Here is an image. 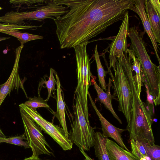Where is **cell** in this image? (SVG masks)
Segmentation results:
<instances>
[{
  "instance_id": "cell-11",
  "label": "cell",
  "mask_w": 160,
  "mask_h": 160,
  "mask_svg": "<svg viewBox=\"0 0 160 160\" xmlns=\"http://www.w3.org/2000/svg\"><path fill=\"white\" fill-rule=\"evenodd\" d=\"M88 96L91 105L94 109L101 122L103 136L107 138L110 137L114 140L121 147L130 151L124 144L121 137V133L127 129H120L114 126L105 119L98 109L89 92Z\"/></svg>"
},
{
  "instance_id": "cell-9",
  "label": "cell",
  "mask_w": 160,
  "mask_h": 160,
  "mask_svg": "<svg viewBox=\"0 0 160 160\" xmlns=\"http://www.w3.org/2000/svg\"><path fill=\"white\" fill-rule=\"evenodd\" d=\"M129 17L128 12L126 13L120 27L119 31L112 42L109 52V68H112L116 72V62L117 58L122 59L124 54L127 53V38L129 28Z\"/></svg>"
},
{
  "instance_id": "cell-27",
  "label": "cell",
  "mask_w": 160,
  "mask_h": 160,
  "mask_svg": "<svg viewBox=\"0 0 160 160\" xmlns=\"http://www.w3.org/2000/svg\"><path fill=\"white\" fill-rule=\"evenodd\" d=\"M150 1L156 10L160 13V2L159 0H150Z\"/></svg>"
},
{
  "instance_id": "cell-31",
  "label": "cell",
  "mask_w": 160,
  "mask_h": 160,
  "mask_svg": "<svg viewBox=\"0 0 160 160\" xmlns=\"http://www.w3.org/2000/svg\"><path fill=\"white\" fill-rule=\"evenodd\" d=\"M5 138H6V136L0 128V139H3Z\"/></svg>"
},
{
  "instance_id": "cell-33",
  "label": "cell",
  "mask_w": 160,
  "mask_h": 160,
  "mask_svg": "<svg viewBox=\"0 0 160 160\" xmlns=\"http://www.w3.org/2000/svg\"><path fill=\"white\" fill-rule=\"evenodd\" d=\"M140 160H147L144 158H142L140 159Z\"/></svg>"
},
{
  "instance_id": "cell-3",
  "label": "cell",
  "mask_w": 160,
  "mask_h": 160,
  "mask_svg": "<svg viewBox=\"0 0 160 160\" xmlns=\"http://www.w3.org/2000/svg\"><path fill=\"white\" fill-rule=\"evenodd\" d=\"M88 42H83L73 47L77 65V85L74 93L79 96L87 122H89L88 96V89L91 84L92 75L90 70V59L87 51Z\"/></svg>"
},
{
  "instance_id": "cell-29",
  "label": "cell",
  "mask_w": 160,
  "mask_h": 160,
  "mask_svg": "<svg viewBox=\"0 0 160 160\" xmlns=\"http://www.w3.org/2000/svg\"><path fill=\"white\" fill-rule=\"evenodd\" d=\"M79 149L81 153L84 156L85 158V160H93L87 154L82 148H79Z\"/></svg>"
},
{
  "instance_id": "cell-24",
  "label": "cell",
  "mask_w": 160,
  "mask_h": 160,
  "mask_svg": "<svg viewBox=\"0 0 160 160\" xmlns=\"http://www.w3.org/2000/svg\"><path fill=\"white\" fill-rule=\"evenodd\" d=\"M142 143L148 156L151 160H160V147L159 146L155 144L151 145L148 144Z\"/></svg>"
},
{
  "instance_id": "cell-16",
  "label": "cell",
  "mask_w": 160,
  "mask_h": 160,
  "mask_svg": "<svg viewBox=\"0 0 160 160\" xmlns=\"http://www.w3.org/2000/svg\"><path fill=\"white\" fill-rule=\"evenodd\" d=\"M91 82L93 84L97 93L98 99L100 102L103 104L106 108L109 110L113 117L118 120L120 124L122 122L116 114L112 107V98L110 92H104L97 84L92 74L91 76Z\"/></svg>"
},
{
  "instance_id": "cell-28",
  "label": "cell",
  "mask_w": 160,
  "mask_h": 160,
  "mask_svg": "<svg viewBox=\"0 0 160 160\" xmlns=\"http://www.w3.org/2000/svg\"><path fill=\"white\" fill-rule=\"evenodd\" d=\"M146 88L147 95V101L148 104H152L153 105V102L152 96L150 95L149 92L148 88L147 86H145Z\"/></svg>"
},
{
  "instance_id": "cell-18",
  "label": "cell",
  "mask_w": 160,
  "mask_h": 160,
  "mask_svg": "<svg viewBox=\"0 0 160 160\" xmlns=\"http://www.w3.org/2000/svg\"><path fill=\"white\" fill-rule=\"evenodd\" d=\"M127 53H128L129 57L132 59L133 64L131 65V68L132 71H134L136 74L134 76L136 81L137 92L139 97H140L141 92L142 81L141 77V67L138 59L136 57L132 51L128 49Z\"/></svg>"
},
{
  "instance_id": "cell-4",
  "label": "cell",
  "mask_w": 160,
  "mask_h": 160,
  "mask_svg": "<svg viewBox=\"0 0 160 160\" xmlns=\"http://www.w3.org/2000/svg\"><path fill=\"white\" fill-rule=\"evenodd\" d=\"M75 94L74 119L71 124L69 138L79 148L88 151L94 146L95 132L86 120L79 96Z\"/></svg>"
},
{
  "instance_id": "cell-30",
  "label": "cell",
  "mask_w": 160,
  "mask_h": 160,
  "mask_svg": "<svg viewBox=\"0 0 160 160\" xmlns=\"http://www.w3.org/2000/svg\"><path fill=\"white\" fill-rule=\"evenodd\" d=\"M23 160H50L49 159L41 160L38 157H34L31 156L30 157L28 158H25Z\"/></svg>"
},
{
  "instance_id": "cell-34",
  "label": "cell",
  "mask_w": 160,
  "mask_h": 160,
  "mask_svg": "<svg viewBox=\"0 0 160 160\" xmlns=\"http://www.w3.org/2000/svg\"><path fill=\"white\" fill-rule=\"evenodd\" d=\"M2 9V8L1 7H0V10Z\"/></svg>"
},
{
  "instance_id": "cell-19",
  "label": "cell",
  "mask_w": 160,
  "mask_h": 160,
  "mask_svg": "<svg viewBox=\"0 0 160 160\" xmlns=\"http://www.w3.org/2000/svg\"><path fill=\"white\" fill-rule=\"evenodd\" d=\"M1 32L6 34L17 38L20 42L21 45L29 41L42 39L43 37L37 35L33 34L28 33L21 32L18 31H10Z\"/></svg>"
},
{
  "instance_id": "cell-22",
  "label": "cell",
  "mask_w": 160,
  "mask_h": 160,
  "mask_svg": "<svg viewBox=\"0 0 160 160\" xmlns=\"http://www.w3.org/2000/svg\"><path fill=\"white\" fill-rule=\"evenodd\" d=\"M24 139H27V138L24 133L18 136H12L8 138L0 139V143L5 142L23 147L25 148H30L27 141H24Z\"/></svg>"
},
{
  "instance_id": "cell-10",
  "label": "cell",
  "mask_w": 160,
  "mask_h": 160,
  "mask_svg": "<svg viewBox=\"0 0 160 160\" xmlns=\"http://www.w3.org/2000/svg\"><path fill=\"white\" fill-rule=\"evenodd\" d=\"M23 47L24 45H21L16 49L15 58L11 73L6 82L0 85V106L7 95L14 89H22L27 98L23 87L24 81L21 80L18 73L19 61Z\"/></svg>"
},
{
  "instance_id": "cell-32",
  "label": "cell",
  "mask_w": 160,
  "mask_h": 160,
  "mask_svg": "<svg viewBox=\"0 0 160 160\" xmlns=\"http://www.w3.org/2000/svg\"><path fill=\"white\" fill-rule=\"evenodd\" d=\"M10 37H0V41L10 38Z\"/></svg>"
},
{
  "instance_id": "cell-15",
  "label": "cell",
  "mask_w": 160,
  "mask_h": 160,
  "mask_svg": "<svg viewBox=\"0 0 160 160\" xmlns=\"http://www.w3.org/2000/svg\"><path fill=\"white\" fill-rule=\"evenodd\" d=\"M54 74L56 79L57 91V110L56 117L59 120L60 123L67 136L69 138V133L68 130L65 118V106L62 97L60 81L59 77L56 72Z\"/></svg>"
},
{
  "instance_id": "cell-20",
  "label": "cell",
  "mask_w": 160,
  "mask_h": 160,
  "mask_svg": "<svg viewBox=\"0 0 160 160\" xmlns=\"http://www.w3.org/2000/svg\"><path fill=\"white\" fill-rule=\"evenodd\" d=\"M98 45H96L94 49V57L96 62L98 77L101 89L107 92V86L105 81L106 73L101 64L98 51Z\"/></svg>"
},
{
  "instance_id": "cell-14",
  "label": "cell",
  "mask_w": 160,
  "mask_h": 160,
  "mask_svg": "<svg viewBox=\"0 0 160 160\" xmlns=\"http://www.w3.org/2000/svg\"><path fill=\"white\" fill-rule=\"evenodd\" d=\"M146 15L156 42L160 43V13L153 7L150 0L145 1Z\"/></svg>"
},
{
  "instance_id": "cell-26",
  "label": "cell",
  "mask_w": 160,
  "mask_h": 160,
  "mask_svg": "<svg viewBox=\"0 0 160 160\" xmlns=\"http://www.w3.org/2000/svg\"><path fill=\"white\" fill-rule=\"evenodd\" d=\"M55 71L52 68L50 69V76L48 79L47 81H43V83L44 84L47 88L48 94L47 98L45 100L47 102L49 100L52 95V92L55 90V85L57 84L56 80L54 76Z\"/></svg>"
},
{
  "instance_id": "cell-7",
  "label": "cell",
  "mask_w": 160,
  "mask_h": 160,
  "mask_svg": "<svg viewBox=\"0 0 160 160\" xmlns=\"http://www.w3.org/2000/svg\"><path fill=\"white\" fill-rule=\"evenodd\" d=\"M20 111L25 130L24 134L32 149V156L38 157L41 154L54 156L40 127L22 109L20 108Z\"/></svg>"
},
{
  "instance_id": "cell-23",
  "label": "cell",
  "mask_w": 160,
  "mask_h": 160,
  "mask_svg": "<svg viewBox=\"0 0 160 160\" xmlns=\"http://www.w3.org/2000/svg\"><path fill=\"white\" fill-rule=\"evenodd\" d=\"M24 104L33 110H36L38 108H49V106L47 102L42 98L40 96L38 97L34 96V98H29L28 101Z\"/></svg>"
},
{
  "instance_id": "cell-12",
  "label": "cell",
  "mask_w": 160,
  "mask_h": 160,
  "mask_svg": "<svg viewBox=\"0 0 160 160\" xmlns=\"http://www.w3.org/2000/svg\"><path fill=\"white\" fill-rule=\"evenodd\" d=\"M145 0H134V7L132 11L136 13L141 19L144 31L147 34L151 41L155 55L160 64V60L158 55V52H159L158 48L159 50L160 49L152 33L150 24L145 11Z\"/></svg>"
},
{
  "instance_id": "cell-25",
  "label": "cell",
  "mask_w": 160,
  "mask_h": 160,
  "mask_svg": "<svg viewBox=\"0 0 160 160\" xmlns=\"http://www.w3.org/2000/svg\"><path fill=\"white\" fill-rule=\"evenodd\" d=\"M40 27L39 26L23 25H16L4 23H0V32L5 31H16L33 29Z\"/></svg>"
},
{
  "instance_id": "cell-8",
  "label": "cell",
  "mask_w": 160,
  "mask_h": 160,
  "mask_svg": "<svg viewBox=\"0 0 160 160\" xmlns=\"http://www.w3.org/2000/svg\"><path fill=\"white\" fill-rule=\"evenodd\" d=\"M19 108L22 109L40 127L42 130L50 135L64 151L72 149L73 143L67 136L62 128L49 122L37 111L21 103Z\"/></svg>"
},
{
  "instance_id": "cell-1",
  "label": "cell",
  "mask_w": 160,
  "mask_h": 160,
  "mask_svg": "<svg viewBox=\"0 0 160 160\" xmlns=\"http://www.w3.org/2000/svg\"><path fill=\"white\" fill-rule=\"evenodd\" d=\"M132 59L124 57L119 62L128 80L131 92L132 106L130 123L127 127L130 140L154 145V138L152 128L153 105H147L138 95L137 85L132 70Z\"/></svg>"
},
{
  "instance_id": "cell-17",
  "label": "cell",
  "mask_w": 160,
  "mask_h": 160,
  "mask_svg": "<svg viewBox=\"0 0 160 160\" xmlns=\"http://www.w3.org/2000/svg\"><path fill=\"white\" fill-rule=\"evenodd\" d=\"M107 138L101 132H95L93 146L95 156L98 160H110L106 147Z\"/></svg>"
},
{
  "instance_id": "cell-21",
  "label": "cell",
  "mask_w": 160,
  "mask_h": 160,
  "mask_svg": "<svg viewBox=\"0 0 160 160\" xmlns=\"http://www.w3.org/2000/svg\"><path fill=\"white\" fill-rule=\"evenodd\" d=\"M131 152L139 159L142 158L151 160L148 156L146 150L142 143L133 140H130Z\"/></svg>"
},
{
  "instance_id": "cell-13",
  "label": "cell",
  "mask_w": 160,
  "mask_h": 160,
  "mask_svg": "<svg viewBox=\"0 0 160 160\" xmlns=\"http://www.w3.org/2000/svg\"><path fill=\"white\" fill-rule=\"evenodd\" d=\"M106 148L110 160H140L130 151H128L108 138Z\"/></svg>"
},
{
  "instance_id": "cell-6",
  "label": "cell",
  "mask_w": 160,
  "mask_h": 160,
  "mask_svg": "<svg viewBox=\"0 0 160 160\" xmlns=\"http://www.w3.org/2000/svg\"><path fill=\"white\" fill-rule=\"evenodd\" d=\"M103 57L112 78L111 81L113 83L114 94L118 98V110L124 114L128 125L130 121L132 106V94L128 80L122 65L117 60L116 62V72L114 76L104 56Z\"/></svg>"
},
{
  "instance_id": "cell-5",
  "label": "cell",
  "mask_w": 160,
  "mask_h": 160,
  "mask_svg": "<svg viewBox=\"0 0 160 160\" xmlns=\"http://www.w3.org/2000/svg\"><path fill=\"white\" fill-rule=\"evenodd\" d=\"M68 11L67 7L52 0L35 11L22 12L11 11L7 12L4 15V19L6 23L20 25H22L25 20L41 21L47 18L53 19L63 15Z\"/></svg>"
},
{
  "instance_id": "cell-2",
  "label": "cell",
  "mask_w": 160,
  "mask_h": 160,
  "mask_svg": "<svg viewBox=\"0 0 160 160\" xmlns=\"http://www.w3.org/2000/svg\"><path fill=\"white\" fill-rule=\"evenodd\" d=\"M128 36L131 42L129 49L137 57L142 67V81L148 87L154 104L158 106L160 104V66H157L152 61L144 41L135 27L129 28Z\"/></svg>"
}]
</instances>
